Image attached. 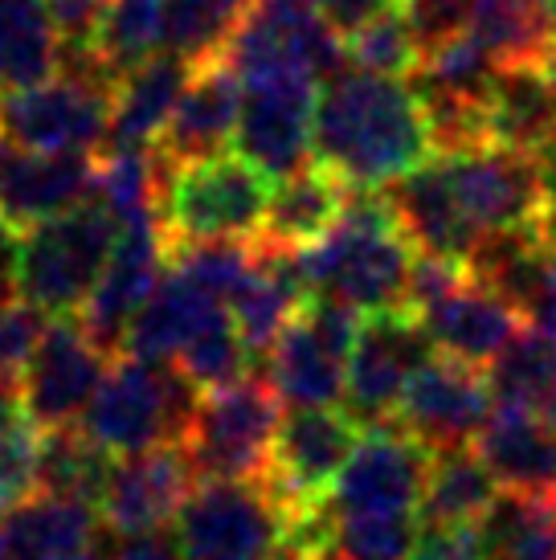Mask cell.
Listing matches in <instances>:
<instances>
[{
    "label": "cell",
    "mask_w": 556,
    "mask_h": 560,
    "mask_svg": "<svg viewBox=\"0 0 556 560\" xmlns=\"http://www.w3.org/2000/svg\"><path fill=\"white\" fill-rule=\"evenodd\" d=\"M49 324H54V315H46L25 299H13L9 307H0V373L21 376Z\"/></svg>",
    "instance_id": "42"
},
{
    "label": "cell",
    "mask_w": 556,
    "mask_h": 560,
    "mask_svg": "<svg viewBox=\"0 0 556 560\" xmlns=\"http://www.w3.org/2000/svg\"><path fill=\"white\" fill-rule=\"evenodd\" d=\"M491 381L487 369H471L463 360L433 357L421 373L409 381L402 405H397V425L417 438L426 451H459L471 446L479 430L491 418Z\"/></svg>",
    "instance_id": "17"
},
{
    "label": "cell",
    "mask_w": 556,
    "mask_h": 560,
    "mask_svg": "<svg viewBox=\"0 0 556 560\" xmlns=\"http://www.w3.org/2000/svg\"><path fill=\"white\" fill-rule=\"evenodd\" d=\"M308 4L324 16L340 37H348V33L360 30L364 21H372V16L393 9V4H402V0H308Z\"/></svg>",
    "instance_id": "45"
},
{
    "label": "cell",
    "mask_w": 556,
    "mask_h": 560,
    "mask_svg": "<svg viewBox=\"0 0 556 560\" xmlns=\"http://www.w3.org/2000/svg\"><path fill=\"white\" fill-rule=\"evenodd\" d=\"M548 254H553V282H556V230L548 234Z\"/></svg>",
    "instance_id": "54"
},
{
    "label": "cell",
    "mask_w": 556,
    "mask_h": 560,
    "mask_svg": "<svg viewBox=\"0 0 556 560\" xmlns=\"http://www.w3.org/2000/svg\"><path fill=\"white\" fill-rule=\"evenodd\" d=\"M254 0H164V54L201 66L225 54Z\"/></svg>",
    "instance_id": "35"
},
{
    "label": "cell",
    "mask_w": 556,
    "mask_h": 560,
    "mask_svg": "<svg viewBox=\"0 0 556 560\" xmlns=\"http://www.w3.org/2000/svg\"><path fill=\"white\" fill-rule=\"evenodd\" d=\"M197 401L201 389L176 364L124 357L107 369L78 430L99 442L111 458H127L155 446H176L193 421Z\"/></svg>",
    "instance_id": "3"
},
{
    "label": "cell",
    "mask_w": 556,
    "mask_h": 560,
    "mask_svg": "<svg viewBox=\"0 0 556 560\" xmlns=\"http://www.w3.org/2000/svg\"><path fill=\"white\" fill-rule=\"evenodd\" d=\"M311 156L344 188L381 192L433 160L430 119L414 82L369 70H340L315 94Z\"/></svg>",
    "instance_id": "1"
},
{
    "label": "cell",
    "mask_w": 556,
    "mask_h": 560,
    "mask_svg": "<svg viewBox=\"0 0 556 560\" xmlns=\"http://www.w3.org/2000/svg\"><path fill=\"white\" fill-rule=\"evenodd\" d=\"M315 94H320V82L303 74H263V79L242 82L233 148L270 185L315 160L311 156Z\"/></svg>",
    "instance_id": "16"
},
{
    "label": "cell",
    "mask_w": 556,
    "mask_h": 560,
    "mask_svg": "<svg viewBox=\"0 0 556 560\" xmlns=\"http://www.w3.org/2000/svg\"><path fill=\"white\" fill-rule=\"evenodd\" d=\"M74 560H99V557H94V552H82V557H74Z\"/></svg>",
    "instance_id": "55"
},
{
    "label": "cell",
    "mask_w": 556,
    "mask_h": 560,
    "mask_svg": "<svg viewBox=\"0 0 556 560\" xmlns=\"http://www.w3.org/2000/svg\"><path fill=\"white\" fill-rule=\"evenodd\" d=\"M421 324L430 331L438 357L463 360L471 369H487L524 327L520 312L508 299H499L491 287L466 279L447 299H438L430 312H421Z\"/></svg>",
    "instance_id": "23"
},
{
    "label": "cell",
    "mask_w": 556,
    "mask_h": 560,
    "mask_svg": "<svg viewBox=\"0 0 556 560\" xmlns=\"http://www.w3.org/2000/svg\"><path fill=\"white\" fill-rule=\"evenodd\" d=\"M111 560H181V552H176L172 540H164L155 532V536H131V540H124Z\"/></svg>",
    "instance_id": "46"
},
{
    "label": "cell",
    "mask_w": 556,
    "mask_h": 560,
    "mask_svg": "<svg viewBox=\"0 0 556 560\" xmlns=\"http://www.w3.org/2000/svg\"><path fill=\"white\" fill-rule=\"evenodd\" d=\"M16 413H25V409H21V381L9 373H0V421L16 418Z\"/></svg>",
    "instance_id": "47"
},
{
    "label": "cell",
    "mask_w": 556,
    "mask_h": 560,
    "mask_svg": "<svg viewBox=\"0 0 556 560\" xmlns=\"http://www.w3.org/2000/svg\"><path fill=\"white\" fill-rule=\"evenodd\" d=\"M42 425L25 413L0 421V508H13L37 491V463H42Z\"/></svg>",
    "instance_id": "41"
},
{
    "label": "cell",
    "mask_w": 556,
    "mask_h": 560,
    "mask_svg": "<svg viewBox=\"0 0 556 560\" xmlns=\"http://www.w3.org/2000/svg\"><path fill=\"white\" fill-rule=\"evenodd\" d=\"M250 357H254V352H250V343L242 340L233 315L221 307V312L197 331V340L181 352L176 369H181L201 393H213V389L233 385V381H242V376H254L250 373Z\"/></svg>",
    "instance_id": "39"
},
{
    "label": "cell",
    "mask_w": 556,
    "mask_h": 560,
    "mask_svg": "<svg viewBox=\"0 0 556 560\" xmlns=\"http://www.w3.org/2000/svg\"><path fill=\"white\" fill-rule=\"evenodd\" d=\"M471 446L503 491H556V434L541 409L499 405Z\"/></svg>",
    "instance_id": "25"
},
{
    "label": "cell",
    "mask_w": 556,
    "mask_h": 560,
    "mask_svg": "<svg viewBox=\"0 0 556 560\" xmlns=\"http://www.w3.org/2000/svg\"><path fill=\"white\" fill-rule=\"evenodd\" d=\"M91 49L119 86L127 70L164 54V0H111Z\"/></svg>",
    "instance_id": "36"
},
{
    "label": "cell",
    "mask_w": 556,
    "mask_h": 560,
    "mask_svg": "<svg viewBox=\"0 0 556 560\" xmlns=\"http://www.w3.org/2000/svg\"><path fill=\"white\" fill-rule=\"evenodd\" d=\"M556 140V91L544 66H503L487 98V143L541 156Z\"/></svg>",
    "instance_id": "29"
},
{
    "label": "cell",
    "mask_w": 556,
    "mask_h": 560,
    "mask_svg": "<svg viewBox=\"0 0 556 560\" xmlns=\"http://www.w3.org/2000/svg\"><path fill=\"white\" fill-rule=\"evenodd\" d=\"M119 225L103 205H78L74 213L42 221L13 242L16 295L46 315H78L103 279Z\"/></svg>",
    "instance_id": "5"
},
{
    "label": "cell",
    "mask_w": 556,
    "mask_h": 560,
    "mask_svg": "<svg viewBox=\"0 0 556 560\" xmlns=\"http://www.w3.org/2000/svg\"><path fill=\"white\" fill-rule=\"evenodd\" d=\"M62 54L49 0H0V94L62 74Z\"/></svg>",
    "instance_id": "30"
},
{
    "label": "cell",
    "mask_w": 556,
    "mask_h": 560,
    "mask_svg": "<svg viewBox=\"0 0 556 560\" xmlns=\"http://www.w3.org/2000/svg\"><path fill=\"white\" fill-rule=\"evenodd\" d=\"M282 401L258 376H242L225 389L201 393L185 446L197 479H263L270 467Z\"/></svg>",
    "instance_id": "7"
},
{
    "label": "cell",
    "mask_w": 556,
    "mask_h": 560,
    "mask_svg": "<svg viewBox=\"0 0 556 560\" xmlns=\"http://www.w3.org/2000/svg\"><path fill=\"white\" fill-rule=\"evenodd\" d=\"M294 515L258 479H197L172 520L181 560H291Z\"/></svg>",
    "instance_id": "4"
},
{
    "label": "cell",
    "mask_w": 556,
    "mask_h": 560,
    "mask_svg": "<svg viewBox=\"0 0 556 560\" xmlns=\"http://www.w3.org/2000/svg\"><path fill=\"white\" fill-rule=\"evenodd\" d=\"M503 487L483 467L475 446L438 451L421 495V524H479Z\"/></svg>",
    "instance_id": "33"
},
{
    "label": "cell",
    "mask_w": 556,
    "mask_h": 560,
    "mask_svg": "<svg viewBox=\"0 0 556 560\" xmlns=\"http://www.w3.org/2000/svg\"><path fill=\"white\" fill-rule=\"evenodd\" d=\"M385 201L393 209V218L402 225L405 242L417 254H438V258H459L471 262V254L483 237L475 234V225L463 218V209L454 201V188L447 180L442 160L433 156L421 168L405 172L402 180H393L385 188Z\"/></svg>",
    "instance_id": "22"
},
{
    "label": "cell",
    "mask_w": 556,
    "mask_h": 560,
    "mask_svg": "<svg viewBox=\"0 0 556 560\" xmlns=\"http://www.w3.org/2000/svg\"><path fill=\"white\" fill-rule=\"evenodd\" d=\"M544 4V13H548V25H553V33H556V0H541Z\"/></svg>",
    "instance_id": "53"
},
{
    "label": "cell",
    "mask_w": 556,
    "mask_h": 560,
    "mask_svg": "<svg viewBox=\"0 0 556 560\" xmlns=\"http://www.w3.org/2000/svg\"><path fill=\"white\" fill-rule=\"evenodd\" d=\"M221 62L238 74V82L263 74H303L324 86L348 70V49L308 0H254Z\"/></svg>",
    "instance_id": "10"
},
{
    "label": "cell",
    "mask_w": 556,
    "mask_h": 560,
    "mask_svg": "<svg viewBox=\"0 0 556 560\" xmlns=\"http://www.w3.org/2000/svg\"><path fill=\"white\" fill-rule=\"evenodd\" d=\"M103 515L91 503L33 491L0 520V548L13 560H74L91 552Z\"/></svg>",
    "instance_id": "26"
},
{
    "label": "cell",
    "mask_w": 556,
    "mask_h": 560,
    "mask_svg": "<svg viewBox=\"0 0 556 560\" xmlns=\"http://www.w3.org/2000/svg\"><path fill=\"white\" fill-rule=\"evenodd\" d=\"M344 49H348V66L369 70V74H385V79H409L426 54L402 4H393V9L377 13L360 30L348 33Z\"/></svg>",
    "instance_id": "38"
},
{
    "label": "cell",
    "mask_w": 556,
    "mask_h": 560,
    "mask_svg": "<svg viewBox=\"0 0 556 560\" xmlns=\"http://www.w3.org/2000/svg\"><path fill=\"white\" fill-rule=\"evenodd\" d=\"M541 413H544V421H548V430H553V434H556V389H553V397H548V401H544V409H541Z\"/></svg>",
    "instance_id": "49"
},
{
    "label": "cell",
    "mask_w": 556,
    "mask_h": 560,
    "mask_svg": "<svg viewBox=\"0 0 556 560\" xmlns=\"http://www.w3.org/2000/svg\"><path fill=\"white\" fill-rule=\"evenodd\" d=\"M360 327H364L360 312L336 299L311 295L266 352V385L275 389L278 401L291 409L344 405L348 357Z\"/></svg>",
    "instance_id": "8"
},
{
    "label": "cell",
    "mask_w": 556,
    "mask_h": 560,
    "mask_svg": "<svg viewBox=\"0 0 556 560\" xmlns=\"http://www.w3.org/2000/svg\"><path fill=\"white\" fill-rule=\"evenodd\" d=\"M193 487H197V470H193L181 442L115 458L103 499H99L103 528H111L124 540L155 536L164 524L176 520Z\"/></svg>",
    "instance_id": "18"
},
{
    "label": "cell",
    "mask_w": 556,
    "mask_h": 560,
    "mask_svg": "<svg viewBox=\"0 0 556 560\" xmlns=\"http://www.w3.org/2000/svg\"><path fill=\"white\" fill-rule=\"evenodd\" d=\"M16 299V279H13V249L0 254V307H9Z\"/></svg>",
    "instance_id": "48"
},
{
    "label": "cell",
    "mask_w": 556,
    "mask_h": 560,
    "mask_svg": "<svg viewBox=\"0 0 556 560\" xmlns=\"http://www.w3.org/2000/svg\"><path fill=\"white\" fill-rule=\"evenodd\" d=\"M111 463L115 458L99 442H91V438L82 434L78 425L46 430L42 434V463H37V491L99 508Z\"/></svg>",
    "instance_id": "34"
},
{
    "label": "cell",
    "mask_w": 556,
    "mask_h": 560,
    "mask_svg": "<svg viewBox=\"0 0 556 560\" xmlns=\"http://www.w3.org/2000/svg\"><path fill=\"white\" fill-rule=\"evenodd\" d=\"M438 357L421 315L409 307L364 315V327L356 336L348 357V385H344V409L356 425H389L397 418L409 381Z\"/></svg>",
    "instance_id": "12"
},
{
    "label": "cell",
    "mask_w": 556,
    "mask_h": 560,
    "mask_svg": "<svg viewBox=\"0 0 556 560\" xmlns=\"http://www.w3.org/2000/svg\"><path fill=\"white\" fill-rule=\"evenodd\" d=\"M111 0H49V16L66 46H91Z\"/></svg>",
    "instance_id": "44"
},
{
    "label": "cell",
    "mask_w": 556,
    "mask_h": 560,
    "mask_svg": "<svg viewBox=\"0 0 556 560\" xmlns=\"http://www.w3.org/2000/svg\"><path fill=\"white\" fill-rule=\"evenodd\" d=\"M111 94L115 91L62 70L49 82L0 94V136L16 152L99 156L111 127Z\"/></svg>",
    "instance_id": "11"
},
{
    "label": "cell",
    "mask_w": 556,
    "mask_h": 560,
    "mask_svg": "<svg viewBox=\"0 0 556 560\" xmlns=\"http://www.w3.org/2000/svg\"><path fill=\"white\" fill-rule=\"evenodd\" d=\"M238 110H242L238 74L221 58L201 62L193 70L164 136L155 143V156L172 168L193 164V160L221 156V148L233 143V131H238Z\"/></svg>",
    "instance_id": "21"
},
{
    "label": "cell",
    "mask_w": 556,
    "mask_h": 560,
    "mask_svg": "<svg viewBox=\"0 0 556 560\" xmlns=\"http://www.w3.org/2000/svg\"><path fill=\"white\" fill-rule=\"evenodd\" d=\"M217 312H221V303L205 295L197 282H188L181 270H164V279L155 282V291L127 327L124 357L176 364L181 352L197 340V331Z\"/></svg>",
    "instance_id": "27"
},
{
    "label": "cell",
    "mask_w": 556,
    "mask_h": 560,
    "mask_svg": "<svg viewBox=\"0 0 556 560\" xmlns=\"http://www.w3.org/2000/svg\"><path fill=\"white\" fill-rule=\"evenodd\" d=\"M430 458L433 451L405 434L397 421L369 425L320 508L327 515H421Z\"/></svg>",
    "instance_id": "14"
},
{
    "label": "cell",
    "mask_w": 556,
    "mask_h": 560,
    "mask_svg": "<svg viewBox=\"0 0 556 560\" xmlns=\"http://www.w3.org/2000/svg\"><path fill=\"white\" fill-rule=\"evenodd\" d=\"M111 352L82 327L78 315H58L46 327L30 364L21 369V409L42 430L78 425L111 369Z\"/></svg>",
    "instance_id": "15"
},
{
    "label": "cell",
    "mask_w": 556,
    "mask_h": 560,
    "mask_svg": "<svg viewBox=\"0 0 556 560\" xmlns=\"http://www.w3.org/2000/svg\"><path fill=\"white\" fill-rule=\"evenodd\" d=\"M0 560H13V557H9V552H4V548H0Z\"/></svg>",
    "instance_id": "56"
},
{
    "label": "cell",
    "mask_w": 556,
    "mask_h": 560,
    "mask_svg": "<svg viewBox=\"0 0 556 560\" xmlns=\"http://www.w3.org/2000/svg\"><path fill=\"white\" fill-rule=\"evenodd\" d=\"M487 381L499 405L544 409L556 389V343L532 327H520L516 340L487 364Z\"/></svg>",
    "instance_id": "37"
},
{
    "label": "cell",
    "mask_w": 556,
    "mask_h": 560,
    "mask_svg": "<svg viewBox=\"0 0 556 560\" xmlns=\"http://www.w3.org/2000/svg\"><path fill=\"white\" fill-rule=\"evenodd\" d=\"M466 33L499 66H544L556 49V33L541 0H475Z\"/></svg>",
    "instance_id": "32"
},
{
    "label": "cell",
    "mask_w": 556,
    "mask_h": 560,
    "mask_svg": "<svg viewBox=\"0 0 556 560\" xmlns=\"http://www.w3.org/2000/svg\"><path fill=\"white\" fill-rule=\"evenodd\" d=\"M544 74H548V82H553V91H556V49L548 54V62H544Z\"/></svg>",
    "instance_id": "52"
},
{
    "label": "cell",
    "mask_w": 556,
    "mask_h": 560,
    "mask_svg": "<svg viewBox=\"0 0 556 560\" xmlns=\"http://www.w3.org/2000/svg\"><path fill=\"white\" fill-rule=\"evenodd\" d=\"M475 528L487 560H556V491H499Z\"/></svg>",
    "instance_id": "31"
},
{
    "label": "cell",
    "mask_w": 556,
    "mask_h": 560,
    "mask_svg": "<svg viewBox=\"0 0 556 560\" xmlns=\"http://www.w3.org/2000/svg\"><path fill=\"white\" fill-rule=\"evenodd\" d=\"M356 442H360V425L340 405L291 409L278 421L270 467H266L263 482L299 520L324 503L332 482L340 479L348 454L356 451Z\"/></svg>",
    "instance_id": "13"
},
{
    "label": "cell",
    "mask_w": 556,
    "mask_h": 560,
    "mask_svg": "<svg viewBox=\"0 0 556 560\" xmlns=\"http://www.w3.org/2000/svg\"><path fill=\"white\" fill-rule=\"evenodd\" d=\"M270 180L242 156H209L164 176L160 225L169 246L181 242H258Z\"/></svg>",
    "instance_id": "6"
},
{
    "label": "cell",
    "mask_w": 556,
    "mask_h": 560,
    "mask_svg": "<svg viewBox=\"0 0 556 560\" xmlns=\"http://www.w3.org/2000/svg\"><path fill=\"white\" fill-rule=\"evenodd\" d=\"M454 188V201L479 237L544 230L553 225V197L544 185V168L532 152H516L503 143H475L463 152L438 156Z\"/></svg>",
    "instance_id": "9"
},
{
    "label": "cell",
    "mask_w": 556,
    "mask_h": 560,
    "mask_svg": "<svg viewBox=\"0 0 556 560\" xmlns=\"http://www.w3.org/2000/svg\"><path fill=\"white\" fill-rule=\"evenodd\" d=\"M169 262H172V246L160 221H143V225H124L119 230V242L111 249V262L103 270V279L94 282L91 299L78 312L82 327L107 352L124 348L127 327H131L139 307L155 291V282L164 279V266Z\"/></svg>",
    "instance_id": "19"
},
{
    "label": "cell",
    "mask_w": 556,
    "mask_h": 560,
    "mask_svg": "<svg viewBox=\"0 0 556 560\" xmlns=\"http://www.w3.org/2000/svg\"><path fill=\"white\" fill-rule=\"evenodd\" d=\"M9 156H13V143L0 136V172H4V164H9Z\"/></svg>",
    "instance_id": "51"
},
{
    "label": "cell",
    "mask_w": 556,
    "mask_h": 560,
    "mask_svg": "<svg viewBox=\"0 0 556 560\" xmlns=\"http://www.w3.org/2000/svg\"><path fill=\"white\" fill-rule=\"evenodd\" d=\"M417 249L405 242L385 192L348 188L340 221L315 246L299 249L303 279L315 299H336L360 315L405 307Z\"/></svg>",
    "instance_id": "2"
},
{
    "label": "cell",
    "mask_w": 556,
    "mask_h": 560,
    "mask_svg": "<svg viewBox=\"0 0 556 560\" xmlns=\"http://www.w3.org/2000/svg\"><path fill=\"white\" fill-rule=\"evenodd\" d=\"M94 192V156L82 152H16L0 172V221L25 234L42 221L74 213Z\"/></svg>",
    "instance_id": "20"
},
{
    "label": "cell",
    "mask_w": 556,
    "mask_h": 560,
    "mask_svg": "<svg viewBox=\"0 0 556 560\" xmlns=\"http://www.w3.org/2000/svg\"><path fill=\"white\" fill-rule=\"evenodd\" d=\"M13 242H16V234L4 225V221H0V254H9V249H13Z\"/></svg>",
    "instance_id": "50"
},
{
    "label": "cell",
    "mask_w": 556,
    "mask_h": 560,
    "mask_svg": "<svg viewBox=\"0 0 556 560\" xmlns=\"http://www.w3.org/2000/svg\"><path fill=\"white\" fill-rule=\"evenodd\" d=\"M348 188L324 168V164H308V168L291 172L270 185V201H266V221L258 246L275 249H308L340 221Z\"/></svg>",
    "instance_id": "28"
},
{
    "label": "cell",
    "mask_w": 556,
    "mask_h": 560,
    "mask_svg": "<svg viewBox=\"0 0 556 560\" xmlns=\"http://www.w3.org/2000/svg\"><path fill=\"white\" fill-rule=\"evenodd\" d=\"M197 66L176 54H155L127 70L111 94V127L103 152H155Z\"/></svg>",
    "instance_id": "24"
},
{
    "label": "cell",
    "mask_w": 556,
    "mask_h": 560,
    "mask_svg": "<svg viewBox=\"0 0 556 560\" xmlns=\"http://www.w3.org/2000/svg\"><path fill=\"white\" fill-rule=\"evenodd\" d=\"M254 258H258L254 242H181V246H172V270H181L188 282H197L221 307L246 282Z\"/></svg>",
    "instance_id": "40"
},
{
    "label": "cell",
    "mask_w": 556,
    "mask_h": 560,
    "mask_svg": "<svg viewBox=\"0 0 556 560\" xmlns=\"http://www.w3.org/2000/svg\"><path fill=\"white\" fill-rule=\"evenodd\" d=\"M405 560H487L475 524H421Z\"/></svg>",
    "instance_id": "43"
}]
</instances>
